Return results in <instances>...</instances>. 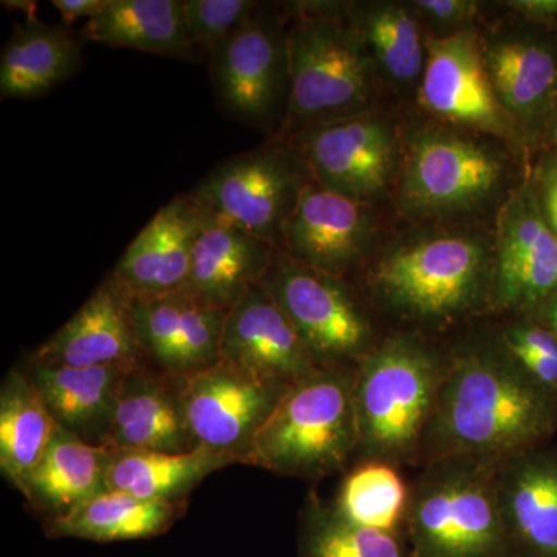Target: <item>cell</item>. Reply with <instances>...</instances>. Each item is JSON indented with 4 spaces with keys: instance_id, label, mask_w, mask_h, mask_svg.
<instances>
[{
    "instance_id": "obj_26",
    "label": "cell",
    "mask_w": 557,
    "mask_h": 557,
    "mask_svg": "<svg viewBox=\"0 0 557 557\" xmlns=\"http://www.w3.org/2000/svg\"><path fill=\"white\" fill-rule=\"evenodd\" d=\"M186 500H148L124 491H102L61 518L44 520L47 536L83 541H138L166 533L185 512Z\"/></svg>"
},
{
    "instance_id": "obj_24",
    "label": "cell",
    "mask_w": 557,
    "mask_h": 557,
    "mask_svg": "<svg viewBox=\"0 0 557 557\" xmlns=\"http://www.w3.org/2000/svg\"><path fill=\"white\" fill-rule=\"evenodd\" d=\"M110 456L106 446L90 445L58 426L20 491L46 520L61 518L109 490Z\"/></svg>"
},
{
    "instance_id": "obj_7",
    "label": "cell",
    "mask_w": 557,
    "mask_h": 557,
    "mask_svg": "<svg viewBox=\"0 0 557 557\" xmlns=\"http://www.w3.org/2000/svg\"><path fill=\"white\" fill-rule=\"evenodd\" d=\"M259 284L287 314L319 369H354L379 344L368 313L343 278L276 249Z\"/></svg>"
},
{
    "instance_id": "obj_15",
    "label": "cell",
    "mask_w": 557,
    "mask_h": 557,
    "mask_svg": "<svg viewBox=\"0 0 557 557\" xmlns=\"http://www.w3.org/2000/svg\"><path fill=\"white\" fill-rule=\"evenodd\" d=\"M420 101L438 119L507 137L512 121L498 102L474 33L426 40Z\"/></svg>"
},
{
    "instance_id": "obj_29",
    "label": "cell",
    "mask_w": 557,
    "mask_h": 557,
    "mask_svg": "<svg viewBox=\"0 0 557 557\" xmlns=\"http://www.w3.org/2000/svg\"><path fill=\"white\" fill-rule=\"evenodd\" d=\"M109 490L148 500H186L185 496L212 472L237 458L197 446L188 453L110 449Z\"/></svg>"
},
{
    "instance_id": "obj_8",
    "label": "cell",
    "mask_w": 557,
    "mask_h": 557,
    "mask_svg": "<svg viewBox=\"0 0 557 557\" xmlns=\"http://www.w3.org/2000/svg\"><path fill=\"white\" fill-rule=\"evenodd\" d=\"M311 182L300 157L277 145L220 163L190 193L209 211L281 247L282 231Z\"/></svg>"
},
{
    "instance_id": "obj_20",
    "label": "cell",
    "mask_w": 557,
    "mask_h": 557,
    "mask_svg": "<svg viewBox=\"0 0 557 557\" xmlns=\"http://www.w3.org/2000/svg\"><path fill=\"white\" fill-rule=\"evenodd\" d=\"M276 249L197 201L185 288L212 306L233 309L265 276Z\"/></svg>"
},
{
    "instance_id": "obj_38",
    "label": "cell",
    "mask_w": 557,
    "mask_h": 557,
    "mask_svg": "<svg viewBox=\"0 0 557 557\" xmlns=\"http://www.w3.org/2000/svg\"><path fill=\"white\" fill-rule=\"evenodd\" d=\"M112 0H53L51 5L60 11L65 24L78 21L79 17H87V21L100 16L102 11L108 9Z\"/></svg>"
},
{
    "instance_id": "obj_37",
    "label": "cell",
    "mask_w": 557,
    "mask_h": 557,
    "mask_svg": "<svg viewBox=\"0 0 557 557\" xmlns=\"http://www.w3.org/2000/svg\"><path fill=\"white\" fill-rule=\"evenodd\" d=\"M418 9L431 16L432 20L443 24H458L467 22L478 11V3L469 0H420Z\"/></svg>"
},
{
    "instance_id": "obj_9",
    "label": "cell",
    "mask_w": 557,
    "mask_h": 557,
    "mask_svg": "<svg viewBox=\"0 0 557 557\" xmlns=\"http://www.w3.org/2000/svg\"><path fill=\"white\" fill-rule=\"evenodd\" d=\"M500 157L453 132H424L410 143L398 199L417 218L469 212L493 199L504 180Z\"/></svg>"
},
{
    "instance_id": "obj_19",
    "label": "cell",
    "mask_w": 557,
    "mask_h": 557,
    "mask_svg": "<svg viewBox=\"0 0 557 557\" xmlns=\"http://www.w3.org/2000/svg\"><path fill=\"white\" fill-rule=\"evenodd\" d=\"M109 449L180 454L197 448L185 406V376L149 366L132 368L121 384Z\"/></svg>"
},
{
    "instance_id": "obj_5",
    "label": "cell",
    "mask_w": 557,
    "mask_h": 557,
    "mask_svg": "<svg viewBox=\"0 0 557 557\" xmlns=\"http://www.w3.org/2000/svg\"><path fill=\"white\" fill-rule=\"evenodd\" d=\"M494 465L445 457L409 483L403 536L412 557H515Z\"/></svg>"
},
{
    "instance_id": "obj_32",
    "label": "cell",
    "mask_w": 557,
    "mask_h": 557,
    "mask_svg": "<svg viewBox=\"0 0 557 557\" xmlns=\"http://www.w3.org/2000/svg\"><path fill=\"white\" fill-rule=\"evenodd\" d=\"M409 485L398 468L380 461H359L339 487L335 507L359 525L403 534Z\"/></svg>"
},
{
    "instance_id": "obj_28",
    "label": "cell",
    "mask_w": 557,
    "mask_h": 557,
    "mask_svg": "<svg viewBox=\"0 0 557 557\" xmlns=\"http://www.w3.org/2000/svg\"><path fill=\"white\" fill-rule=\"evenodd\" d=\"M494 94L509 119L533 123L553 108L557 57L545 44L504 39L483 51Z\"/></svg>"
},
{
    "instance_id": "obj_35",
    "label": "cell",
    "mask_w": 557,
    "mask_h": 557,
    "mask_svg": "<svg viewBox=\"0 0 557 557\" xmlns=\"http://www.w3.org/2000/svg\"><path fill=\"white\" fill-rule=\"evenodd\" d=\"M502 341L527 372L557 397V339L533 317H523L502 332Z\"/></svg>"
},
{
    "instance_id": "obj_21",
    "label": "cell",
    "mask_w": 557,
    "mask_h": 557,
    "mask_svg": "<svg viewBox=\"0 0 557 557\" xmlns=\"http://www.w3.org/2000/svg\"><path fill=\"white\" fill-rule=\"evenodd\" d=\"M496 479L515 557H557L556 440L508 458Z\"/></svg>"
},
{
    "instance_id": "obj_13",
    "label": "cell",
    "mask_w": 557,
    "mask_h": 557,
    "mask_svg": "<svg viewBox=\"0 0 557 557\" xmlns=\"http://www.w3.org/2000/svg\"><path fill=\"white\" fill-rule=\"evenodd\" d=\"M300 160L311 182L368 203L387 189L395 166L394 132L370 112L300 132Z\"/></svg>"
},
{
    "instance_id": "obj_23",
    "label": "cell",
    "mask_w": 557,
    "mask_h": 557,
    "mask_svg": "<svg viewBox=\"0 0 557 557\" xmlns=\"http://www.w3.org/2000/svg\"><path fill=\"white\" fill-rule=\"evenodd\" d=\"M132 368H61L30 361L27 375L58 426L90 445L106 446L121 384Z\"/></svg>"
},
{
    "instance_id": "obj_17",
    "label": "cell",
    "mask_w": 557,
    "mask_h": 557,
    "mask_svg": "<svg viewBox=\"0 0 557 557\" xmlns=\"http://www.w3.org/2000/svg\"><path fill=\"white\" fill-rule=\"evenodd\" d=\"M372 239V223L364 203L307 183L284 231L281 249L288 258L330 276H346Z\"/></svg>"
},
{
    "instance_id": "obj_25",
    "label": "cell",
    "mask_w": 557,
    "mask_h": 557,
    "mask_svg": "<svg viewBox=\"0 0 557 557\" xmlns=\"http://www.w3.org/2000/svg\"><path fill=\"white\" fill-rule=\"evenodd\" d=\"M83 67L79 44L64 25L32 16L17 25L0 60L2 100L36 98L60 86Z\"/></svg>"
},
{
    "instance_id": "obj_1",
    "label": "cell",
    "mask_w": 557,
    "mask_h": 557,
    "mask_svg": "<svg viewBox=\"0 0 557 557\" xmlns=\"http://www.w3.org/2000/svg\"><path fill=\"white\" fill-rule=\"evenodd\" d=\"M556 435V395L527 372L498 336L449 355L437 409L421 445L420 467L445 457L475 458L498 467Z\"/></svg>"
},
{
    "instance_id": "obj_11",
    "label": "cell",
    "mask_w": 557,
    "mask_h": 557,
    "mask_svg": "<svg viewBox=\"0 0 557 557\" xmlns=\"http://www.w3.org/2000/svg\"><path fill=\"white\" fill-rule=\"evenodd\" d=\"M289 387L256 379L222 359L185 376L186 416L197 446L242 463L259 429Z\"/></svg>"
},
{
    "instance_id": "obj_6",
    "label": "cell",
    "mask_w": 557,
    "mask_h": 557,
    "mask_svg": "<svg viewBox=\"0 0 557 557\" xmlns=\"http://www.w3.org/2000/svg\"><path fill=\"white\" fill-rule=\"evenodd\" d=\"M285 123L300 132L369 112L375 62L361 33L332 14L300 11L287 30Z\"/></svg>"
},
{
    "instance_id": "obj_31",
    "label": "cell",
    "mask_w": 557,
    "mask_h": 557,
    "mask_svg": "<svg viewBox=\"0 0 557 557\" xmlns=\"http://www.w3.org/2000/svg\"><path fill=\"white\" fill-rule=\"evenodd\" d=\"M298 557H412L403 534L359 525L311 493L299 518Z\"/></svg>"
},
{
    "instance_id": "obj_39",
    "label": "cell",
    "mask_w": 557,
    "mask_h": 557,
    "mask_svg": "<svg viewBox=\"0 0 557 557\" xmlns=\"http://www.w3.org/2000/svg\"><path fill=\"white\" fill-rule=\"evenodd\" d=\"M509 5L530 21H557V0H516V2H509Z\"/></svg>"
},
{
    "instance_id": "obj_16",
    "label": "cell",
    "mask_w": 557,
    "mask_h": 557,
    "mask_svg": "<svg viewBox=\"0 0 557 557\" xmlns=\"http://www.w3.org/2000/svg\"><path fill=\"white\" fill-rule=\"evenodd\" d=\"M30 361L61 368L146 362L135 330L131 289L113 271L109 273L81 309L32 355Z\"/></svg>"
},
{
    "instance_id": "obj_10",
    "label": "cell",
    "mask_w": 557,
    "mask_h": 557,
    "mask_svg": "<svg viewBox=\"0 0 557 557\" xmlns=\"http://www.w3.org/2000/svg\"><path fill=\"white\" fill-rule=\"evenodd\" d=\"M556 295L557 237L528 183L498 214L493 307L533 317Z\"/></svg>"
},
{
    "instance_id": "obj_14",
    "label": "cell",
    "mask_w": 557,
    "mask_h": 557,
    "mask_svg": "<svg viewBox=\"0 0 557 557\" xmlns=\"http://www.w3.org/2000/svg\"><path fill=\"white\" fill-rule=\"evenodd\" d=\"M228 311L186 288L134 296V322L143 358L152 368L178 376L215 364Z\"/></svg>"
},
{
    "instance_id": "obj_18",
    "label": "cell",
    "mask_w": 557,
    "mask_h": 557,
    "mask_svg": "<svg viewBox=\"0 0 557 557\" xmlns=\"http://www.w3.org/2000/svg\"><path fill=\"white\" fill-rule=\"evenodd\" d=\"M220 359L256 379L287 387L319 369L287 314L260 284L226 314Z\"/></svg>"
},
{
    "instance_id": "obj_30",
    "label": "cell",
    "mask_w": 557,
    "mask_h": 557,
    "mask_svg": "<svg viewBox=\"0 0 557 557\" xmlns=\"http://www.w3.org/2000/svg\"><path fill=\"white\" fill-rule=\"evenodd\" d=\"M57 428L27 372L11 370L0 391V469L17 490L46 454Z\"/></svg>"
},
{
    "instance_id": "obj_36",
    "label": "cell",
    "mask_w": 557,
    "mask_h": 557,
    "mask_svg": "<svg viewBox=\"0 0 557 557\" xmlns=\"http://www.w3.org/2000/svg\"><path fill=\"white\" fill-rule=\"evenodd\" d=\"M533 186L542 214L557 237V152L549 153L539 164Z\"/></svg>"
},
{
    "instance_id": "obj_3",
    "label": "cell",
    "mask_w": 557,
    "mask_h": 557,
    "mask_svg": "<svg viewBox=\"0 0 557 557\" xmlns=\"http://www.w3.org/2000/svg\"><path fill=\"white\" fill-rule=\"evenodd\" d=\"M369 287L392 317L443 329L493 307L494 258L474 237H424L387 249Z\"/></svg>"
},
{
    "instance_id": "obj_4",
    "label": "cell",
    "mask_w": 557,
    "mask_h": 557,
    "mask_svg": "<svg viewBox=\"0 0 557 557\" xmlns=\"http://www.w3.org/2000/svg\"><path fill=\"white\" fill-rule=\"evenodd\" d=\"M354 369L321 368L285 392L242 463L282 478L321 480L357 458Z\"/></svg>"
},
{
    "instance_id": "obj_2",
    "label": "cell",
    "mask_w": 557,
    "mask_h": 557,
    "mask_svg": "<svg viewBox=\"0 0 557 557\" xmlns=\"http://www.w3.org/2000/svg\"><path fill=\"white\" fill-rule=\"evenodd\" d=\"M448 366L449 355L410 333L381 341L355 366L359 461L420 467Z\"/></svg>"
},
{
    "instance_id": "obj_40",
    "label": "cell",
    "mask_w": 557,
    "mask_h": 557,
    "mask_svg": "<svg viewBox=\"0 0 557 557\" xmlns=\"http://www.w3.org/2000/svg\"><path fill=\"white\" fill-rule=\"evenodd\" d=\"M533 318L544 324L557 339V295L553 296L536 314H533Z\"/></svg>"
},
{
    "instance_id": "obj_22",
    "label": "cell",
    "mask_w": 557,
    "mask_h": 557,
    "mask_svg": "<svg viewBox=\"0 0 557 557\" xmlns=\"http://www.w3.org/2000/svg\"><path fill=\"white\" fill-rule=\"evenodd\" d=\"M197 201L177 196L159 209L116 263L115 276L134 296L163 295L185 288L196 231Z\"/></svg>"
},
{
    "instance_id": "obj_12",
    "label": "cell",
    "mask_w": 557,
    "mask_h": 557,
    "mask_svg": "<svg viewBox=\"0 0 557 557\" xmlns=\"http://www.w3.org/2000/svg\"><path fill=\"white\" fill-rule=\"evenodd\" d=\"M211 75L231 116L265 124L288 87L287 32L256 10L211 54Z\"/></svg>"
},
{
    "instance_id": "obj_41",
    "label": "cell",
    "mask_w": 557,
    "mask_h": 557,
    "mask_svg": "<svg viewBox=\"0 0 557 557\" xmlns=\"http://www.w3.org/2000/svg\"><path fill=\"white\" fill-rule=\"evenodd\" d=\"M553 127H552V134H553V141H555V145H557V91L555 101H553Z\"/></svg>"
},
{
    "instance_id": "obj_27",
    "label": "cell",
    "mask_w": 557,
    "mask_h": 557,
    "mask_svg": "<svg viewBox=\"0 0 557 557\" xmlns=\"http://www.w3.org/2000/svg\"><path fill=\"white\" fill-rule=\"evenodd\" d=\"M81 33L84 39L116 49L185 61L199 57L186 33L183 0H112Z\"/></svg>"
},
{
    "instance_id": "obj_34",
    "label": "cell",
    "mask_w": 557,
    "mask_h": 557,
    "mask_svg": "<svg viewBox=\"0 0 557 557\" xmlns=\"http://www.w3.org/2000/svg\"><path fill=\"white\" fill-rule=\"evenodd\" d=\"M251 0H183L186 33L197 50L209 57L231 33L258 10Z\"/></svg>"
},
{
    "instance_id": "obj_33",
    "label": "cell",
    "mask_w": 557,
    "mask_h": 557,
    "mask_svg": "<svg viewBox=\"0 0 557 557\" xmlns=\"http://www.w3.org/2000/svg\"><path fill=\"white\" fill-rule=\"evenodd\" d=\"M361 33L375 65L388 78L401 84L423 76L426 46L421 40L416 17L397 5H380L362 14Z\"/></svg>"
}]
</instances>
